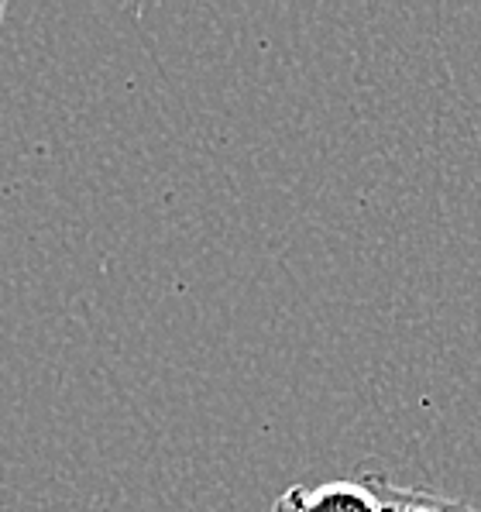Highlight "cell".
<instances>
[{
	"instance_id": "1",
	"label": "cell",
	"mask_w": 481,
	"mask_h": 512,
	"mask_svg": "<svg viewBox=\"0 0 481 512\" xmlns=\"http://www.w3.org/2000/svg\"><path fill=\"white\" fill-rule=\"evenodd\" d=\"M272 512H385V502L375 475H361L313 488L293 485L272 502Z\"/></svg>"
},
{
	"instance_id": "2",
	"label": "cell",
	"mask_w": 481,
	"mask_h": 512,
	"mask_svg": "<svg viewBox=\"0 0 481 512\" xmlns=\"http://www.w3.org/2000/svg\"><path fill=\"white\" fill-rule=\"evenodd\" d=\"M375 485H378V492H382L385 512H478V509L464 506V502L444 499V495L416 492V488H399L382 475H375Z\"/></svg>"
},
{
	"instance_id": "3",
	"label": "cell",
	"mask_w": 481,
	"mask_h": 512,
	"mask_svg": "<svg viewBox=\"0 0 481 512\" xmlns=\"http://www.w3.org/2000/svg\"><path fill=\"white\" fill-rule=\"evenodd\" d=\"M4 14H7V4H4V0H0V21H4Z\"/></svg>"
}]
</instances>
